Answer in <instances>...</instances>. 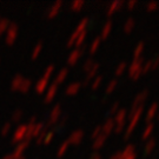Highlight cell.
<instances>
[{"label":"cell","instance_id":"obj_1","mask_svg":"<svg viewBox=\"0 0 159 159\" xmlns=\"http://www.w3.org/2000/svg\"><path fill=\"white\" fill-rule=\"evenodd\" d=\"M111 32V22H108L107 25L105 26V31H104V33H103V37L105 38V33H107V32Z\"/></svg>","mask_w":159,"mask_h":159},{"label":"cell","instance_id":"obj_2","mask_svg":"<svg viewBox=\"0 0 159 159\" xmlns=\"http://www.w3.org/2000/svg\"><path fill=\"white\" fill-rule=\"evenodd\" d=\"M40 50H41V46H40V45H38V46H37V51L33 53V58H37V55H38V53H39Z\"/></svg>","mask_w":159,"mask_h":159},{"label":"cell","instance_id":"obj_3","mask_svg":"<svg viewBox=\"0 0 159 159\" xmlns=\"http://www.w3.org/2000/svg\"><path fill=\"white\" fill-rule=\"evenodd\" d=\"M116 81H113V83H111V86H108V88H107V92H111L113 88H114V86H116Z\"/></svg>","mask_w":159,"mask_h":159},{"label":"cell","instance_id":"obj_4","mask_svg":"<svg viewBox=\"0 0 159 159\" xmlns=\"http://www.w3.org/2000/svg\"><path fill=\"white\" fill-rule=\"evenodd\" d=\"M100 41V40H99V39H97V40H95L94 41V44H93V48H92V50H91V52L93 53L95 51V50H97V44H98V42Z\"/></svg>","mask_w":159,"mask_h":159},{"label":"cell","instance_id":"obj_5","mask_svg":"<svg viewBox=\"0 0 159 159\" xmlns=\"http://www.w3.org/2000/svg\"><path fill=\"white\" fill-rule=\"evenodd\" d=\"M78 6H83V2H74V4H72V7H73L74 10H75V7H78Z\"/></svg>","mask_w":159,"mask_h":159},{"label":"cell","instance_id":"obj_6","mask_svg":"<svg viewBox=\"0 0 159 159\" xmlns=\"http://www.w3.org/2000/svg\"><path fill=\"white\" fill-rule=\"evenodd\" d=\"M125 68V65H121L120 66V68H118V71H117V74H121L123 73V70Z\"/></svg>","mask_w":159,"mask_h":159},{"label":"cell","instance_id":"obj_7","mask_svg":"<svg viewBox=\"0 0 159 159\" xmlns=\"http://www.w3.org/2000/svg\"><path fill=\"white\" fill-rule=\"evenodd\" d=\"M132 24H133V20H131V19H130V25H128V24L125 25V30H126V32H128V27H131V26H132Z\"/></svg>","mask_w":159,"mask_h":159},{"label":"cell","instance_id":"obj_8","mask_svg":"<svg viewBox=\"0 0 159 159\" xmlns=\"http://www.w3.org/2000/svg\"><path fill=\"white\" fill-rule=\"evenodd\" d=\"M93 159H100V158H99L98 156H95V157H94V158H93Z\"/></svg>","mask_w":159,"mask_h":159}]
</instances>
